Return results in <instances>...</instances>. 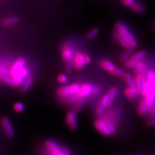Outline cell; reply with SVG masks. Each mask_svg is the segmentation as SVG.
I'll list each match as a JSON object with an SVG mask.
<instances>
[{
    "instance_id": "ac0fdd59",
    "label": "cell",
    "mask_w": 155,
    "mask_h": 155,
    "mask_svg": "<svg viewBox=\"0 0 155 155\" xmlns=\"http://www.w3.org/2000/svg\"><path fill=\"white\" fill-rule=\"evenodd\" d=\"M126 84H127V86L129 87H130V88L133 89V90L136 91V89H135V85H134V78H133V76L130 75V74H128V73H125L124 76L123 77ZM137 92V91H136Z\"/></svg>"
},
{
    "instance_id": "1f68e13d",
    "label": "cell",
    "mask_w": 155,
    "mask_h": 155,
    "mask_svg": "<svg viewBox=\"0 0 155 155\" xmlns=\"http://www.w3.org/2000/svg\"><path fill=\"white\" fill-rule=\"evenodd\" d=\"M147 125L149 127H152V126L155 125V118H153L152 120H149L147 122Z\"/></svg>"
},
{
    "instance_id": "7a4b0ae2",
    "label": "cell",
    "mask_w": 155,
    "mask_h": 155,
    "mask_svg": "<svg viewBox=\"0 0 155 155\" xmlns=\"http://www.w3.org/2000/svg\"><path fill=\"white\" fill-rule=\"evenodd\" d=\"M25 64V60L23 58H19L12 67L11 71V76L15 79L18 85L22 84L24 82V77L21 76V71L23 68H24Z\"/></svg>"
},
{
    "instance_id": "4dcf8cb0",
    "label": "cell",
    "mask_w": 155,
    "mask_h": 155,
    "mask_svg": "<svg viewBox=\"0 0 155 155\" xmlns=\"http://www.w3.org/2000/svg\"><path fill=\"white\" fill-rule=\"evenodd\" d=\"M61 149H62V151H63V152H64L65 155H71V153L70 151L67 147H61Z\"/></svg>"
},
{
    "instance_id": "6da1fadb",
    "label": "cell",
    "mask_w": 155,
    "mask_h": 155,
    "mask_svg": "<svg viewBox=\"0 0 155 155\" xmlns=\"http://www.w3.org/2000/svg\"><path fill=\"white\" fill-rule=\"evenodd\" d=\"M114 31L123 35L127 39L130 43V47L136 48L137 47V41L133 33L129 30V28L125 23L122 21H118L114 25Z\"/></svg>"
},
{
    "instance_id": "ffe728a7",
    "label": "cell",
    "mask_w": 155,
    "mask_h": 155,
    "mask_svg": "<svg viewBox=\"0 0 155 155\" xmlns=\"http://www.w3.org/2000/svg\"><path fill=\"white\" fill-rule=\"evenodd\" d=\"M23 85L21 89L23 93H26L30 89V87L32 84V78L31 76H28L26 80L23 82Z\"/></svg>"
},
{
    "instance_id": "603a6c76",
    "label": "cell",
    "mask_w": 155,
    "mask_h": 155,
    "mask_svg": "<svg viewBox=\"0 0 155 155\" xmlns=\"http://www.w3.org/2000/svg\"><path fill=\"white\" fill-rule=\"evenodd\" d=\"M99 33V29L98 28H93L91 30L89 31V32L87 34L86 38L87 40H93V39L98 35Z\"/></svg>"
},
{
    "instance_id": "83f0119b",
    "label": "cell",
    "mask_w": 155,
    "mask_h": 155,
    "mask_svg": "<svg viewBox=\"0 0 155 155\" xmlns=\"http://www.w3.org/2000/svg\"><path fill=\"white\" fill-rule=\"evenodd\" d=\"M121 2H122V3L124 6L130 7L135 2V0H121Z\"/></svg>"
},
{
    "instance_id": "cb8c5ba5",
    "label": "cell",
    "mask_w": 155,
    "mask_h": 155,
    "mask_svg": "<svg viewBox=\"0 0 155 155\" xmlns=\"http://www.w3.org/2000/svg\"><path fill=\"white\" fill-rule=\"evenodd\" d=\"M19 21V18L16 16L12 17V18H7L5 19H4L3 21V24L5 26H8V25H13L14 23H16Z\"/></svg>"
},
{
    "instance_id": "ba28073f",
    "label": "cell",
    "mask_w": 155,
    "mask_h": 155,
    "mask_svg": "<svg viewBox=\"0 0 155 155\" xmlns=\"http://www.w3.org/2000/svg\"><path fill=\"white\" fill-rule=\"evenodd\" d=\"M94 126L96 129L101 134L105 136V137H109V136L112 134L105 122L102 119H97L94 122Z\"/></svg>"
},
{
    "instance_id": "9a60e30c",
    "label": "cell",
    "mask_w": 155,
    "mask_h": 155,
    "mask_svg": "<svg viewBox=\"0 0 155 155\" xmlns=\"http://www.w3.org/2000/svg\"><path fill=\"white\" fill-rule=\"evenodd\" d=\"M114 98H113L112 96H110L109 93H107L105 95L102 96V98H101L99 104L107 108V107H108L111 103H112Z\"/></svg>"
},
{
    "instance_id": "8992f818",
    "label": "cell",
    "mask_w": 155,
    "mask_h": 155,
    "mask_svg": "<svg viewBox=\"0 0 155 155\" xmlns=\"http://www.w3.org/2000/svg\"><path fill=\"white\" fill-rule=\"evenodd\" d=\"M86 65L83 53L80 52H75L72 58V67L76 70H80L85 67Z\"/></svg>"
},
{
    "instance_id": "2e32d148",
    "label": "cell",
    "mask_w": 155,
    "mask_h": 155,
    "mask_svg": "<svg viewBox=\"0 0 155 155\" xmlns=\"http://www.w3.org/2000/svg\"><path fill=\"white\" fill-rule=\"evenodd\" d=\"M100 67L102 68V69L107 72H111L116 67L112 62L108 60H101L100 62Z\"/></svg>"
},
{
    "instance_id": "836d02e7",
    "label": "cell",
    "mask_w": 155,
    "mask_h": 155,
    "mask_svg": "<svg viewBox=\"0 0 155 155\" xmlns=\"http://www.w3.org/2000/svg\"><path fill=\"white\" fill-rule=\"evenodd\" d=\"M47 155H52V154H51V153H48V154H47Z\"/></svg>"
},
{
    "instance_id": "e575fe53",
    "label": "cell",
    "mask_w": 155,
    "mask_h": 155,
    "mask_svg": "<svg viewBox=\"0 0 155 155\" xmlns=\"http://www.w3.org/2000/svg\"><path fill=\"white\" fill-rule=\"evenodd\" d=\"M153 107H154V108H155V104L154 105V106H153Z\"/></svg>"
},
{
    "instance_id": "7c38bea8",
    "label": "cell",
    "mask_w": 155,
    "mask_h": 155,
    "mask_svg": "<svg viewBox=\"0 0 155 155\" xmlns=\"http://www.w3.org/2000/svg\"><path fill=\"white\" fill-rule=\"evenodd\" d=\"M2 124L5 131L6 132L7 134L9 137H13L14 136V131L12 124L11 122H10L8 118L6 117H3L2 119Z\"/></svg>"
},
{
    "instance_id": "7402d4cb",
    "label": "cell",
    "mask_w": 155,
    "mask_h": 155,
    "mask_svg": "<svg viewBox=\"0 0 155 155\" xmlns=\"http://www.w3.org/2000/svg\"><path fill=\"white\" fill-rule=\"evenodd\" d=\"M146 52L145 51H139L138 52H136L134 54H133L131 55V56L130 57V59L134 60H142L143 58L146 56Z\"/></svg>"
},
{
    "instance_id": "5b68a950",
    "label": "cell",
    "mask_w": 155,
    "mask_h": 155,
    "mask_svg": "<svg viewBox=\"0 0 155 155\" xmlns=\"http://www.w3.org/2000/svg\"><path fill=\"white\" fill-rule=\"evenodd\" d=\"M93 85L91 84H85L80 87V89L77 93L73 94L74 98H84L85 97L91 94L93 91Z\"/></svg>"
},
{
    "instance_id": "30bf717a",
    "label": "cell",
    "mask_w": 155,
    "mask_h": 155,
    "mask_svg": "<svg viewBox=\"0 0 155 155\" xmlns=\"http://www.w3.org/2000/svg\"><path fill=\"white\" fill-rule=\"evenodd\" d=\"M66 120L68 126L72 130H75L78 128V122L76 116L74 112L69 111L66 115Z\"/></svg>"
},
{
    "instance_id": "f1b7e54d",
    "label": "cell",
    "mask_w": 155,
    "mask_h": 155,
    "mask_svg": "<svg viewBox=\"0 0 155 155\" xmlns=\"http://www.w3.org/2000/svg\"><path fill=\"white\" fill-rule=\"evenodd\" d=\"M84 60L86 63V64H89L91 62V57L88 54H85V53H84Z\"/></svg>"
},
{
    "instance_id": "f546056e",
    "label": "cell",
    "mask_w": 155,
    "mask_h": 155,
    "mask_svg": "<svg viewBox=\"0 0 155 155\" xmlns=\"http://www.w3.org/2000/svg\"><path fill=\"white\" fill-rule=\"evenodd\" d=\"M0 72H1V73L3 75H7L9 73V72L7 69H6L5 67H4L1 65H0Z\"/></svg>"
},
{
    "instance_id": "52a82bcc",
    "label": "cell",
    "mask_w": 155,
    "mask_h": 155,
    "mask_svg": "<svg viewBox=\"0 0 155 155\" xmlns=\"http://www.w3.org/2000/svg\"><path fill=\"white\" fill-rule=\"evenodd\" d=\"M45 145L48 152L52 155H65L61 148L52 140H47L45 142Z\"/></svg>"
},
{
    "instance_id": "5bb4252c",
    "label": "cell",
    "mask_w": 155,
    "mask_h": 155,
    "mask_svg": "<svg viewBox=\"0 0 155 155\" xmlns=\"http://www.w3.org/2000/svg\"><path fill=\"white\" fill-rule=\"evenodd\" d=\"M131 11L135 13L141 14L145 12V7L144 5L140 2H134L131 6L129 7Z\"/></svg>"
},
{
    "instance_id": "d590c367",
    "label": "cell",
    "mask_w": 155,
    "mask_h": 155,
    "mask_svg": "<svg viewBox=\"0 0 155 155\" xmlns=\"http://www.w3.org/2000/svg\"><path fill=\"white\" fill-rule=\"evenodd\" d=\"M1 1H3V0H0V2H1Z\"/></svg>"
},
{
    "instance_id": "9c48e42d",
    "label": "cell",
    "mask_w": 155,
    "mask_h": 155,
    "mask_svg": "<svg viewBox=\"0 0 155 155\" xmlns=\"http://www.w3.org/2000/svg\"><path fill=\"white\" fill-rule=\"evenodd\" d=\"M134 81L136 91H137V93L138 95L142 93L143 87L145 81V77L142 74H138L135 76V78H134Z\"/></svg>"
},
{
    "instance_id": "d6986e66",
    "label": "cell",
    "mask_w": 155,
    "mask_h": 155,
    "mask_svg": "<svg viewBox=\"0 0 155 155\" xmlns=\"http://www.w3.org/2000/svg\"><path fill=\"white\" fill-rule=\"evenodd\" d=\"M124 94L126 96V97H127L128 98L131 100L136 99L138 96V94L137 93L136 91L130 88L129 87L124 90Z\"/></svg>"
},
{
    "instance_id": "44dd1931",
    "label": "cell",
    "mask_w": 155,
    "mask_h": 155,
    "mask_svg": "<svg viewBox=\"0 0 155 155\" xmlns=\"http://www.w3.org/2000/svg\"><path fill=\"white\" fill-rule=\"evenodd\" d=\"M134 50L135 48L133 47H130L127 48V49H126V51L124 52V54L121 56V61L122 62H125V61L129 60L130 57L133 54V52L134 51Z\"/></svg>"
},
{
    "instance_id": "3957f363",
    "label": "cell",
    "mask_w": 155,
    "mask_h": 155,
    "mask_svg": "<svg viewBox=\"0 0 155 155\" xmlns=\"http://www.w3.org/2000/svg\"><path fill=\"white\" fill-rule=\"evenodd\" d=\"M74 54V49L69 45H67L63 48V57L65 61L67 71L69 72H71L72 70V58Z\"/></svg>"
},
{
    "instance_id": "4316f807",
    "label": "cell",
    "mask_w": 155,
    "mask_h": 155,
    "mask_svg": "<svg viewBox=\"0 0 155 155\" xmlns=\"http://www.w3.org/2000/svg\"><path fill=\"white\" fill-rule=\"evenodd\" d=\"M68 80V78L65 74H60L58 76V81L61 84H64Z\"/></svg>"
},
{
    "instance_id": "d6a6232c",
    "label": "cell",
    "mask_w": 155,
    "mask_h": 155,
    "mask_svg": "<svg viewBox=\"0 0 155 155\" xmlns=\"http://www.w3.org/2000/svg\"><path fill=\"white\" fill-rule=\"evenodd\" d=\"M3 76V74H2L1 73V72H0V80H2V79Z\"/></svg>"
},
{
    "instance_id": "277c9868",
    "label": "cell",
    "mask_w": 155,
    "mask_h": 155,
    "mask_svg": "<svg viewBox=\"0 0 155 155\" xmlns=\"http://www.w3.org/2000/svg\"><path fill=\"white\" fill-rule=\"evenodd\" d=\"M80 85L78 84H71L62 87L58 90V94L61 97L71 96L76 94L80 88Z\"/></svg>"
},
{
    "instance_id": "e0dca14e",
    "label": "cell",
    "mask_w": 155,
    "mask_h": 155,
    "mask_svg": "<svg viewBox=\"0 0 155 155\" xmlns=\"http://www.w3.org/2000/svg\"><path fill=\"white\" fill-rule=\"evenodd\" d=\"M2 80L5 82V83H6L8 85H11V87H16L19 85L16 82V81L15 80V79H14L12 76H8V74L4 75L3 76Z\"/></svg>"
},
{
    "instance_id": "d4e9b609",
    "label": "cell",
    "mask_w": 155,
    "mask_h": 155,
    "mask_svg": "<svg viewBox=\"0 0 155 155\" xmlns=\"http://www.w3.org/2000/svg\"><path fill=\"white\" fill-rule=\"evenodd\" d=\"M110 73L115 76L123 78L125 74V72L124 71H122V69H119V68H117L115 67L114 69L110 72Z\"/></svg>"
},
{
    "instance_id": "484cf974",
    "label": "cell",
    "mask_w": 155,
    "mask_h": 155,
    "mask_svg": "<svg viewBox=\"0 0 155 155\" xmlns=\"http://www.w3.org/2000/svg\"><path fill=\"white\" fill-rule=\"evenodd\" d=\"M14 109L16 112H21L24 109V105L21 102H17L14 104Z\"/></svg>"
},
{
    "instance_id": "8fae6325",
    "label": "cell",
    "mask_w": 155,
    "mask_h": 155,
    "mask_svg": "<svg viewBox=\"0 0 155 155\" xmlns=\"http://www.w3.org/2000/svg\"><path fill=\"white\" fill-rule=\"evenodd\" d=\"M113 36L114 38L115 39V40L116 41H118L121 45L125 48V49H127V48L130 47V43L127 39L123 35H120L118 32L115 31L114 30L113 32Z\"/></svg>"
},
{
    "instance_id": "4fadbf2b",
    "label": "cell",
    "mask_w": 155,
    "mask_h": 155,
    "mask_svg": "<svg viewBox=\"0 0 155 155\" xmlns=\"http://www.w3.org/2000/svg\"><path fill=\"white\" fill-rule=\"evenodd\" d=\"M149 109V107L147 105V103L145 98L140 100L138 107V113L140 115L146 114Z\"/></svg>"
}]
</instances>
